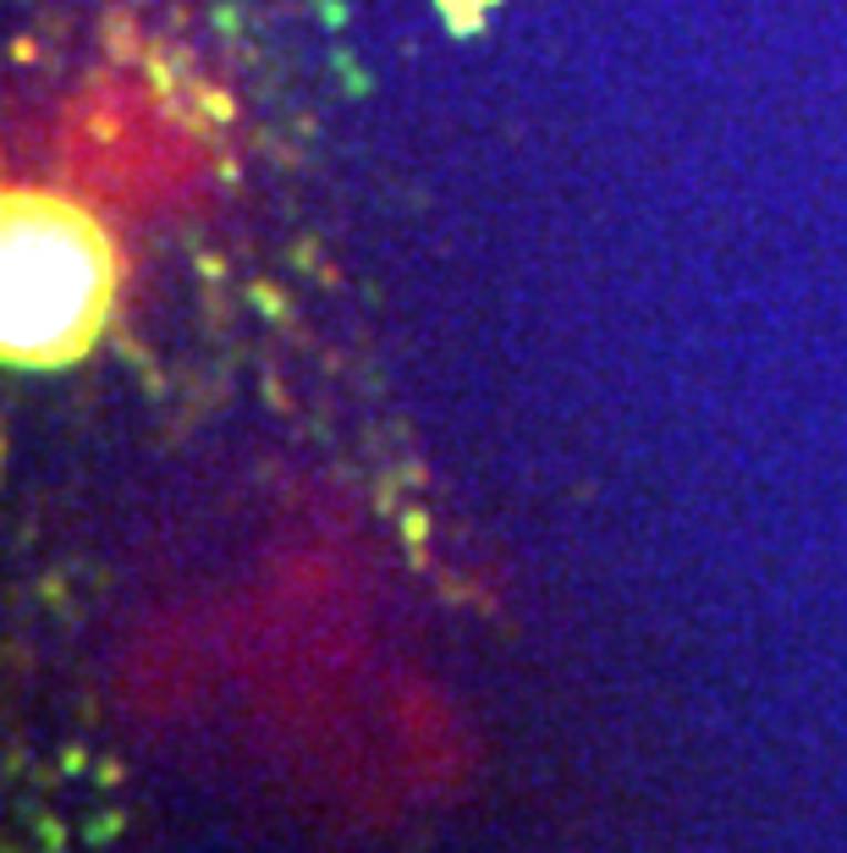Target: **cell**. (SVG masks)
I'll return each mask as SVG.
<instances>
[{
  "label": "cell",
  "instance_id": "6da1fadb",
  "mask_svg": "<svg viewBox=\"0 0 847 853\" xmlns=\"http://www.w3.org/2000/svg\"><path fill=\"white\" fill-rule=\"evenodd\" d=\"M100 297V260L89 237L50 215L28 210L6 237V336L17 353L61 347Z\"/></svg>",
  "mask_w": 847,
  "mask_h": 853
}]
</instances>
